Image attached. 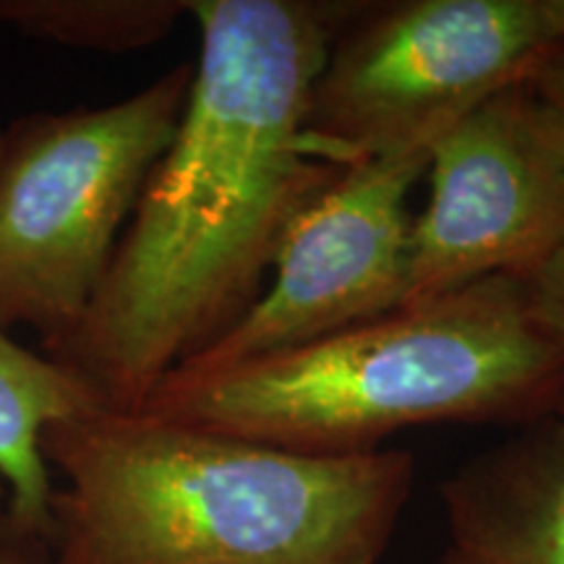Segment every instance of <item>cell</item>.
I'll return each mask as SVG.
<instances>
[{
    "instance_id": "cell-1",
    "label": "cell",
    "mask_w": 564,
    "mask_h": 564,
    "mask_svg": "<svg viewBox=\"0 0 564 564\" xmlns=\"http://www.w3.org/2000/svg\"><path fill=\"white\" fill-rule=\"evenodd\" d=\"M352 6L192 0L199 58L181 123L76 327L40 345L100 408L139 411L160 379L253 306L295 215L343 171L306 129Z\"/></svg>"
},
{
    "instance_id": "cell-2",
    "label": "cell",
    "mask_w": 564,
    "mask_h": 564,
    "mask_svg": "<svg viewBox=\"0 0 564 564\" xmlns=\"http://www.w3.org/2000/svg\"><path fill=\"white\" fill-rule=\"evenodd\" d=\"M55 564H379L413 457L301 455L150 411L53 421Z\"/></svg>"
},
{
    "instance_id": "cell-3",
    "label": "cell",
    "mask_w": 564,
    "mask_h": 564,
    "mask_svg": "<svg viewBox=\"0 0 564 564\" xmlns=\"http://www.w3.org/2000/svg\"><path fill=\"white\" fill-rule=\"evenodd\" d=\"M564 350L535 324L525 285L494 274L319 340L225 366H181L141 411L301 455L377 453L429 423L556 413Z\"/></svg>"
},
{
    "instance_id": "cell-4",
    "label": "cell",
    "mask_w": 564,
    "mask_h": 564,
    "mask_svg": "<svg viewBox=\"0 0 564 564\" xmlns=\"http://www.w3.org/2000/svg\"><path fill=\"white\" fill-rule=\"evenodd\" d=\"M194 63L102 108L37 110L0 139V324L40 345L76 327L152 167L178 129Z\"/></svg>"
},
{
    "instance_id": "cell-5",
    "label": "cell",
    "mask_w": 564,
    "mask_h": 564,
    "mask_svg": "<svg viewBox=\"0 0 564 564\" xmlns=\"http://www.w3.org/2000/svg\"><path fill=\"white\" fill-rule=\"evenodd\" d=\"M560 51L541 0L361 3L316 76L306 129L340 167L429 154Z\"/></svg>"
},
{
    "instance_id": "cell-6",
    "label": "cell",
    "mask_w": 564,
    "mask_h": 564,
    "mask_svg": "<svg viewBox=\"0 0 564 564\" xmlns=\"http://www.w3.org/2000/svg\"><path fill=\"white\" fill-rule=\"evenodd\" d=\"M426 175L405 303L494 274L525 278L564 249V129L533 82L497 91L444 133Z\"/></svg>"
},
{
    "instance_id": "cell-7",
    "label": "cell",
    "mask_w": 564,
    "mask_h": 564,
    "mask_svg": "<svg viewBox=\"0 0 564 564\" xmlns=\"http://www.w3.org/2000/svg\"><path fill=\"white\" fill-rule=\"evenodd\" d=\"M426 165L429 154H405L343 167L295 215L249 312L183 366L295 348L403 306L413 236L408 196Z\"/></svg>"
},
{
    "instance_id": "cell-8",
    "label": "cell",
    "mask_w": 564,
    "mask_h": 564,
    "mask_svg": "<svg viewBox=\"0 0 564 564\" xmlns=\"http://www.w3.org/2000/svg\"><path fill=\"white\" fill-rule=\"evenodd\" d=\"M440 564H564V419L518 426L442 484Z\"/></svg>"
},
{
    "instance_id": "cell-9",
    "label": "cell",
    "mask_w": 564,
    "mask_h": 564,
    "mask_svg": "<svg viewBox=\"0 0 564 564\" xmlns=\"http://www.w3.org/2000/svg\"><path fill=\"white\" fill-rule=\"evenodd\" d=\"M100 408L79 379L24 348L0 324V478L9 486L6 518L21 531L53 539V470L42 432L53 421Z\"/></svg>"
},
{
    "instance_id": "cell-10",
    "label": "cell",
    "mask_w": 564,
    "mask_h": 564,
    "mask_svg": "<svg viewBox=\"0 0 564 564\" xmlns=\"http://www.w3.org/2000/svg\"><path fill=\"white\" fill-rule=\"evenodd\" d=\"M192 0H0V26L21 37L91 53L158 45Z\"/></svg>"
},
{
    "instance_id": "cell-11",
    "label": "cell",
    "mask_w": 564,
    "mask_h": 564,
    "mask_svg": "<svg viewBox=\"0 0 564 564\" xmlns=\"http://www.w3.org/2000/svg\"><path fill=\"white\" fill-rule=\"evenodd\" d=\"M520 280L535 324L564 350V249Z\"/></svg>"
},
{
    "instance_id": "cell-12",
    "label": "cell",
    "mask_w": 564,
    "mask_h": 564,
    "mask_svg": "<svg viewBox=\"0 0 564 564\" xmlns=\"http://www.w3.org/2000/svg\"><path fill=\"white\" fill-rule=\"evenodd\" d=\"M0 564H55L51 541L21 531L0 514Z\"/></svg>"
},
{
    "instance_id": "cell-13",
    "label": "cell",
    "mask_w": 564,
    "mask_h": 564,
    "mask_svg": "<svg viewBox=\"0 0 564 564\" xmlns=\"http://www.w3.org/2000/svg\"><path fill=\"white\" fill-rule=\"evenodd\" d=\"M533 87L541 100L554 110L564 129V47L533 76Z\"/></svg>"
},
{
    "instance_id": "cell-14",
    "label": "cell",
    "mask_w": 564,
    "mask_h": 564,
    "mask_svg": "<svg viewBox=\"0 0 564 564\" xmlns=\"http://www.w3.org/2000/svg\"><path fill=\"white\" fill-rule=\"evenodd\" d=\"M549 26H552L554 40L564 47V0H541Z\"/></svg>"
},
{
    "instance_id": "cell-15",
    "label": "cell",
    "mask_w": 564,
    "mask_h": 564,
    "mask_svg": "<svg viewBox=\"0 0 564 564\" xmlns=\"http://www.w3.org/2000/svg\"><path fill=\"white\" fill-rule=\"evenodd\" d=\"M6 507H9V486L0 478V514L6 512Z\"/></svg>"
},
{
    "instance_id": "cell-16",
    "label": "cell",
    "mask_w": 564,
    "mask_h": 564,
    "mask_svg": "<svg viewBox=\"0 0 564 564\" xmlns=\"http://www.w3.org/2000/svg\"><path fill=\"white\" fill-rule=\"evenodd\" d=\"M556 413H560V415H562V419H564V394H562V400H560V405H556Z\"/></svg>"
},
{
    "instance_id": "cell-17",
    "label": "cell",
    "mask_w": 564,
    "mask_h": 564,
    "mask_svg": "<svg viewBox=\"0 0 564 564\" xmlns=\"http://www.w3.org/2000/svg\"><path fill=\"white\" fill-rule=\"evenodd\" d=\"M0 139H3V123H0Z\"/></svg>"
}]
</instances>
